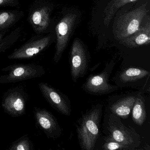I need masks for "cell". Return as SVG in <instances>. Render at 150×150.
<instances>
[{"label":"cell","mask_w":150,"mask_h":150,"mask_svg":"<svg viewBox=\"0 0 150 150\" xmlns=\"http://www.w3.org/2000/svg\"><path fill=\"white\" fill-rule=\"evenodd\" d=\"M103 108V104H95L78 120L76 132L82 150H93L95 147L100 135Z\"/></svg>","instance_id":"1"},{"label":"cell","mask_w":150,"mask_h":150,"mask_svg":"<svg viewBox=\"0 0 150 150\" xmlns=\"http://www.w3.org/2000/svg\"><path fill=\"white\" fill-rule=\"evenodd\" d=\"M107 130L109 137L127 146L129 150H135L140 145V136L135 129L125 125L120 117L112 113L108 118Z\"/></svg>","instance_id":"2"},{"label":"cell","mask_w":150,"mask_h":150,"mask_svg":"<svg viewBox=\"0 0 150 150\" xmlns=\"http://www.w3.org/2000/svg\"><path fill=\"white\" fill-rule=\"evenodd\" d=\"M147 12V3H145L138 8L121 15L114 28L116 39L122 41L135 33L140 28Z\"/></svg>","instance_id":"3"},{"label":"cell","mask_w":150,"mask_h":150,"mask_svg":"<svg viewBox=\"0 0 150 150\" xmlns=\"http://www.w3.org/2000/svg\"><path fill=\"white\" fill-rule=\"evenodd\" d=\"M115 61L107 63L102 71L96 74H91L82 86L84 91L92 95H107L116 91L118 86L111 85L109 78L115 66Z\"/></svg>","instance_id":"4"},{"label":"cell","mask_w":150,"mask_h":150,"mask_svg":"<svg viewBox=\"0 0 150 150\" xmlns=\"http://www.w3.org/2000/svg\"><path fill=\"white\" fill-rule=\"evenodd\" d=\"M1 71L8 72L0 76V83H15L41 77L45 74L42 66L34 64H14L2 68Z\"/></svg>","instance_id":"5"},{"label":"cell","mask_w":150,"mask_h":150,"mask_svg":"<svg viewBox=\"0 0 150 150\" xmlns=\"http://www.w3.org/2000/svg\"><path fill=\"white\" fill-rule=\"evenodd\" d=\"M28 95L22 87L8 89L2 98L1 106L7 114L13 117H18L26 113Z\"/></svg>","instance_id":"6"},{"label":"cell","mask_w":150,"mask_h":150,"mask_svg":"<svg viewBox=\"0 0 150 150\" xmlns=\"http://www.w3.org/2000/svg\"><path fill=\"white\" fill-rule=\"evenodd\" d=\"M89 58L81 43L75 39L71 50L70 68L72 80L74 83L86 74L89 64Z\"/></svg>","instance_id":"7"},{"label":"cell","mask_w":150,"mask_h":150,"mask_svg":"<svg viewBox=\"0 0 150 150\" xmlns=\"http://www.w3.org/2000/svg\"><path fill=\"white\" fill-rule=\"evenodd\" d=\"M32 38L15 50L8 57L11 59H28L38 55L45 50L51 43V35L41 36V35Z\"/></svg>","instance_id":"8"},{"label":"cell","mask_w":150,"mask_h":150,"mask_svg":"<svg viewBox=\"0 0 150 150\" xmlns=\"http://www.w3.org/2000/svg\"><path fill=\"white\" fill-rule=\"evenodd\" d=\"M76 18V15L74 14H68L59 22L56 26L57 43L56 52L53 59L55 63H57L59 61L64 51L67 46Z\"/></svg>","instance_id":"9"},{"label":"cell","mask_w":150,"mask_h":150,"mask_svg":"<svg viewBox=\"0 0 150 150\" xmlns=\"http://www.w3.org/2000/svg\"><path fill=\"white\" fill-rule=\"evenodd\" d=\"M38 86L42 94L53 109L65 115H71V101L66 95L47 83L41 82Z\"/></svg>","instance_id":"10"},{"label":"cell","mask_w":150,"mask_h":150,"mask_svg":"<svg viewBox=\"0 0 150 150\" xmlns=\"http://www.w3.org/2000/svg\"><path fill=\"white\" fill-rule=\"evenodd\" d=\"M34 116L37 125L49 138H57L61 136L62 129L56 117L45 109L35 108Z\"/></svg>","instance_id":"11"},{"label":"cell","mask_w":150,"mask_h":150,"mask_svg":"<svg viewBox=\"0 0 150 150\" xmlns=\"http://www.w3.org/2000/svg\"><path fill=\"white\" fill-rule=\"evenodd\" d=\"M50 7L41 4L34 5L30 11L29 22L37 35L45 33L51 23Z\"/></svg>","instance_id":"12"},{"label":"cell","mask_w":150,"mask_h":150,"mask_svg":"<svg viewBox=\"0 0 150 150\" xmlns=\"http://www.w3.org/2000/svg\"><path fill=\"white\" fill-rule=\"evenodd\" d=\"M120 43L130 48L147 45L150 42V22L144 27H140L134 34L120 41Z\"/></svg>","instance_id":"13"},{"label":"cell","mask_w":150,"mask_h":150,"mask_svg":"<svg viewBox=\"0 0 150 150\" xmlns=\"http://www.w3.org/2000/svg\"><path fill=\"white\" fill-rule=\"evenodd\" d=\"M136 95L127 96L110 104V112L122 119H127L132 111Z\"/></svg>","instance_id":"14"},{"label":"cell","mask_w":150,"mask_h":150,"mask_svg":"<svg viewBox=\"0 0 150 150\" xmlns=\"http://www.w3.org/2000/svg\"><path fill=\"white\" fill-rule=\"evenodd\" d=\"M24 13L18 10H0V32L14 26L23 16Z\"/></svg>","instance_id":"15"},{"label":"cell","mask_w":150,"mask_h":150,"mask_svg":"<svg viewBox=\"0 0 150 150\" xmlns=\"http://www.w3.org/2000/svg\"><path fill=\"white\" fill-rule=\"evenodd\" d=\"M132 111L134 122L139 126H142L146 119V114L145 99L141 93H138L136 95Z\"/></svg>","instance_id":"16"},{"label":"cell","mask_w":150,"mask_h":150,"mask_svg":"<svg viewBox=\"0 0 150 150\" xmlns=\"http://www.w3.org/2000/svg\"><path fill=\"white\" fill-rule=\"evenodd\" d=\"M150 72L140 68L131 67L120 73L119 79L122 83H131L138 81L148 76Z\"/></svg>","instance_id":"17"},{"label":"cell","mask_w":150,"mask_h":150,"mask_svg":"<svg viewBox=\"0 0 150 150\" xmlns=\"http://www.w3.org/2000/svg\"><path fill=\"white\" fill-rule=\"evenodd\" d=\"M137 0H111L104 10L103 23L105 26H108L119 8L128 3L137 1Z\"/></svg>","instance_id":"18"},{"label":"cell","mask_w":150,"mask_h":150,"mask_svg":"<svg viewBox=\"0 0 150 150\" xmlns=\"http://www.w3.org/2000/svg\"><path fill=\"white\" fill-rule=\"evenodd\" d=\"M34 149V144L29 137L23 136L14 141L8 150H33Z\"/></svg>","instance_id":"19"},{"label":"cell","mask_w":150,"mask_h":150,"mask_svg":"<svg viewBox=\"0 0 150 150\" xmlns=\"http://www.w3.org/2000/svg\"><path fill=\"white\" fill-rule=\"evenodd\" d=\"M105 142L102 147L105 150H129L127 146L120 144L119 142L113 139L109 136L104 138Z\"/></svg>","instance_id":"20"},{"label":"cell","mask_w":150,"mask_h":150,"mask_svg":"<svg viewBox=\"0 0 150 150\" xmlns=\"http://www.w3.org/2000/svg\"><path fill=\"white\" fill-rule=\"evenodd\" d=\"M19 4V0H0V7H15Z\"/></svg>","instance_id":"21"},{"label":"cell","mask_w":150,"mask_h":150,"mask_svg":"<svg viewBox=\"0 0 150 150\" xmlns=\"http://www.w3.org/2000/svg\"><path fill=\"white\" fill-rule=\"evenodd\" d=\"M8 30H4V31L0 32V41H1V39L5 36V35H6Z\"/></svg>","instance_id":"22"}]
</instances>
